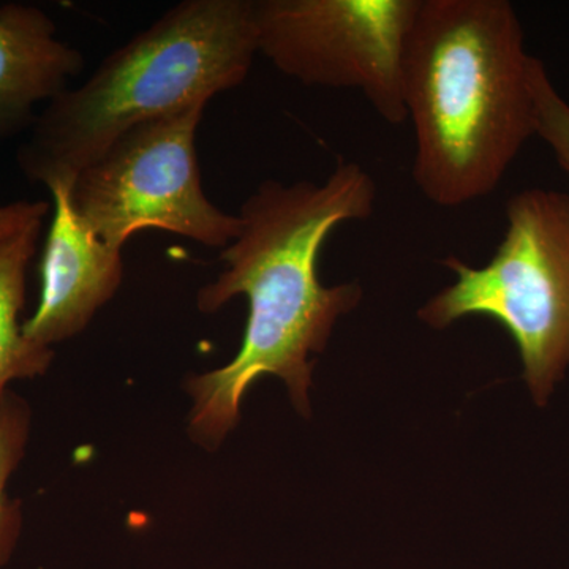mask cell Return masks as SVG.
I'll return each mask as SVG.
<instances>
[{
    "instance_id": "4",
    "label": "cell",
    "mask_w": 569,
    "mask_h": 569,
    "mask_svg": "<svg viewBox=\"0 0 569 569\" xmlns=\"http://www.w3.org/2000/svg\"><path fill=\"white\" fill-rule=\"evenodd\" d=\"M507 231L488 264L458 257L441 263L456 282L418 317L443 329L463 317H489L518 347L523 378L538 406L569 367V193L529 189L507 203Z\"/></svg>"
},
{
    "instance_id": "9",
    "label": "cell",
    "mask_w": 569,
    "mask_h": 569,
    "mask_svg": "<svg viewBox=\"0 0 569 569\" xmlns=\"http://www.w3.org/2000/svg\"><path fill=\"white\" fill-rule=\"evenodd\" d=\"M41 224H32L13 238L0 239V400L11 381L43 376L52 361L51 348L26 339L20 323L26 279L39 247Z\"/></svg>"
},
{
    "instance_id": "7",
    "label": "cell",
    "mask_w": 569,
    "mask_h": 569,
    "mask_svg": "<svg viewBox=\"0 0 569 569\" xmlns=\"http://www.w3.org/2000/svg\"><path fill=\"white\" fill-rule=\"evenodd\" d=\"M52 220L40 261V301L22 335L51 348L84 331L121 287L122 250L112 249L78 219L69 183L50 189Z\"/></svg>"
},
{
    "instance_id": "3",
    "label": "cell",
    "mask_w": 569,
    "mask_h": 569,
    "mask_svg": "<svg viewBox=\"0 0 569 569\" xmlns=\"http://www.w3.org/2000/svg\"><path fill=\"white\" fill-rule=\"evenodd\" d=\"M257 54L253 0L179 2L47 104L18 151L22 174L71 186L134 127L241 86Z\"/></svg>"
},
{
    "instance_id": "11",
    "label": "cell",
    "mask_w": 569,
    "mask_h": 569,
    "mask_svg": "<svg viewBox=\"0 0 569 569\" xmlns=\"http://www.w3.org/2000/svg\"><path fill=\"white\" fill-rule=\"evenodd\" d=\"M535 134L549 146L557 162L569 176V103L557 91L541 59L531 61Z\"/></svg>"
},
{
    "instance_id": "2",
    "label": "cell",
    "mask_w": 569,
    "mask_h": 569,
    "mask_svg": "<svg viewBox=\"0 0 569 569\" xmlns=\"http://www.w3.org/2000/svg\"><path fill=\"white\" fill-rule=\"evenodd\" d=\"M522 22L508 0H418L403 59L413 181L430 203L489 197L535 134Z\"/></svg>"
},
{
    "instance_id": "1",
    "label": "cell",
    "mask_w": 569,
    "mask_h": 569,
    "mask_svg": "<svg viewBox=\"0 0 569 569\" xmlns=\"http://www.w3.org/2000/svg\"><path fill=\"white\" fill-rule=\"evenodd\" d=\"M376 201V181L353 162H339L323 182L268 179L247 198L241 233L220 252L223 271L198 293L203 313L246 296L249 317L233 361L187 381L194 440L216 448L238 425L247 389L266 376L282 378L299 413L309 415L310 356L325 351L337 320L362 296L355 282L321 283V249L339 224L369 219Z\"/></svg>"
},
{
    "instance_id": "12",
    "label": "cell",
    "mask_w": 569,
    "mask_h": 569,
    "mask_svg": "<svg viewBox=\"0 0 569 569\" xmlns=\"http://www.w3.org/2000/svg\"><path fill=\"white\" fill-rule=\"evenodd\" d=\"M50 211L51 206L47 201H17L0 206V239L13 238L32 224L43 223Z\"/></svg>"
},
{
    "instance_id": "6",
    "label": "cell",
    "mask_w": 569,
    "mask_h": 569,
    "mask_svg": "<svg viewBox=\"0 0 569 569\" xmlns=\"http://www.w3.org/2000/svg\"><path fill=\"white\" fill-rule=\"evenodd\" d=\"M418 0H253L258 54L312 88L358 89L407 121L403 59Z\"/></svg>"
},
{
    "instance_id": "10",
    "label": "cell",
    "mask_w": 569,
    "mask_h": 569,
    "mask_svg": "<svg viewBox=\"0 0 569 569\" xmlns=\"http://www.w3.org/2000/svg\"><path fill=\"white\" fill-rule=\"evenodd\" d=\"M29 418L24 400L6 392L0 400V567L10 559L21 530L20 503L7 497L6 488L24 456Z\"/></svg>"
},
{
    "instance_id": "8",
    "label": "cell",
    "mask_w": 569,
    "mask_h": 569,
    "mask_svg": "<svg viewBox=\"0 0 569 569\" xmlns=\"http://www.w3.org/2000/svg\"><path fill=\"white\" fill-rule=\"evenodd\" d=\"M82 67L81 52L58 39L39 7H0V141L33 126L36 104L66 92Z\"/></svg>"
},
{
    "instance_id": "5",
    "label": "cell",
    "mask_w": 569,
    "mask_h": 569,
    "mask_svg": "<svg viewBox=\"0 0 569 569\" xmlns=\"http://www.w3.org/2000/svg\"><path fill=\"white\" fill-rule=\"evenodd\" d=\"M204 110L193 104L134 127L73 179L71 208L100 241L123 250L148 228L211 249L238 238L241 219L213 204L201 182L194 140Z\"/></svg>"
}]
</instances>
